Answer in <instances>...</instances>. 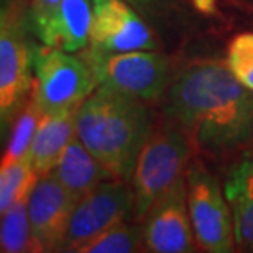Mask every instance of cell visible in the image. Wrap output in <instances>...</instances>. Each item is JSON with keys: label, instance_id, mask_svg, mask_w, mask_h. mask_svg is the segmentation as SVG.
<instances>
[{"label": "cell", "instance_id": "5b68a950", "mask_svg": "<svg viewBox=\"0 0 253 253\" xmlns=\"http://www.w3.org/2000/svg\"><path fill=\"white\" fill-rule=\"evenodd\" d=\"M79 54L92 69L99 87H107L148 102L163 97L174 79L169 58L156 49L104 53L85 46Z\"/></svg>", "mask_w": 253, "mask_h": 253}, {"label": "cell", "instance_id": "9c48e42d", "mask_svg": "<svg viewBox=\"0 0 253 253\" xmlns=\"http://www.w3.org/2000/svg\"><path fill=\"white\" fill-rule=\"evenodd\" d=\"M145 234V250L153 253L197 252L192 230L186 176L176 181L150 207L141 220Z\"/></svg>", "mask_w": 253, "mask_h": 253}, {"label": "cell", "instance_id": "44dd1931", "mask_svg": "<svg viewBox=\"0 0 253 253\" xmlns=\"http://www.w3.org/2000/svg\"><path fill=\"white\" fill-rule=\"evenodd\" d=\"M225 64L237 81L253 90V33H239L227 46Z\"/></svg>", "mask_w": 253, "mask_h": 253}, {"label": "cell", "instance_id": "ba28073f", "mask_svg": "<svg viewBox=\"0 0 253 253\" xmlns=\"http://www.w3.org/2000/svg\"><path fill=\"white\" fill-rule=\"evenodd\" d=\"M135 194L131 183L107 179L85 194L71 214L61 252H74L109 227L133 219Z\"/></svg>", "mask_w": 253, "mask_h": 253}, {"label": "cell", "instance_id": "7a4b0ae2", "mask_svg": "<svg viewBox=\"0 0 253 253\" xmlns=\"http://www.w3.org/2000/svg\"><path fill=\"white\" fill-rule=\"evenodd\" d=\"M148 100L97 87L76 112V135L114 176L131 183L138 156L155 128Z\"/></svg>", "mask_w": 253, "mask_h": 253}, {"label": "cell", "instance_id": "30bf717a", "mask_svg": "<svg viewBox=\"0 0 253 253\" xmlns=\"http://www.w3.org/2000/svg\"><path fill=\"white\" fill-rule=\"evenodd\" d=\"M89 48L104 53L156 49L158 43L143 17L126 0H90Z\"/></svg>", "mask_w": 253, "mask_h": 253}, {"label": "cell", "instance_id": "ac0fdd59", "mask_svg": "<svg viewBox=\"0 0 253 253\" xmlns=\"http://www.w3.org/2000/svg\"><path fill=\"white\" fill-rule=\"evenodd\" d=\"M40 176L30 158L2 163L0 166V214L22 201H28Z\"/></svg>", "mask_w": 253, "mask_h": 253}, {"label": "cell", "instance_id": "ffe728a7", "mask_svg": "<svg viewBox=\"0 0 253 253\" xmlns=\"http://www.w3.org/2000/svg\"><path fill=\"white\" fill-rule=\"evenodd\" d=\"M59 7L61 0H27L30 28L40 43L56 46Z\"/></svg>", "mask_w": 253, "mask_h": 253}, {"label": "cell", "instance_id": "3957f363", "mask_svg": "<svg viewBox=\"0 0 253 253\" xmlns=\"http://www.w3.org/2000/svg\"><path fill=\"white\" fill-rule=\"evenodd\" d=\"M35 42L27 0H2L0 8V131L2 140L32 95Z\"/></svg>", "mask_w": 253, "mask_h": 253}, {"label": "cell", "instance_id": "7c38bea8", "mask_svg": "<svg viewBox=\"0 0 253 253\" xmlns=\"http://www.w3.org/2000/svg\"><path fill=\"white\" fill-rule=\"evenodd\" d=\"M224 192L234 217L235 245L244 252H253V150L230 166Z\"/></svg>", "mask_w": 253, "mask_h": 253}, {"label": "cell", "instance_id": "277c9868", "mask_svg": "<svg viewBox=\"0 0 253 253\" xmlns=\"http://www.w3.org/2000/svg\"><path fill=\"white\" fill-rule=\"evenodd\" d=\"M191 138L174 119L166 115L155 125L141 150L131 178L135 194L133 219L141 222L155 201L184 176L191 160Z\"/></svg>", "mask_w": 253, "mask_h": 253}, {"label": "cell", "instance_id": "6da1fadb", "mask_svg": "<svg viewBox=\"0 0 253 253\" xmlns=\"http://www.w3.org/2000/svg\"><path fill=\"white\" fill-rule=\"evenodd\" d=\"M165 112L201 153L219 156L253 143V90L219 61H199L174 76Z\"/></svg>", "mask_w": 253, "mask_h": 253}, {"label": "cell", "instance_id": "52a82bcc", "mask_svg": "<svg viewBox=\"0 0 253 253\" xmlns=\"http://www.w3.org/2000/svg\"><path fill=\"white\" fill-rule=\"evenodd\" d=\"M188 207L197 247L207 253H229L235 250L234 217L224 186L204 168L192 161L186 168Z\"/></svg>", "mask_w": 253, "mask_h": 253}, {"label": "cell", "instance_id": "7402d4cb", "mask_svg": "<svg viewBox=\"0 0 253 253\" xmlns=\"http://www.w3.org/2000/svg\"><path fill=\"white\" fill-rule=\"evenodd\" d=\"M126 2L146 17H155L156 13L161 12V0H126Z\"/></svg>", "mask_w": 253, "mask_h": 253}, {"label": "cell", "instance_id": "e0dca14e", "mask_svg": "<svg viewBox=\"0 0 253 253\" xmlns=\"http://www.w3.org/2000/svg\"><path fill=\"white\" fill-rule=\"evenodd\" d=\"M43 115L44 112L40 109V105L37 104V100H35L33 92H32L30 99L27 100V104L22 107V110H20L18 115L15 117L12 126H10L7 148L3 151L2 163H10V161L28 158Z\"/></svg>", "mask_w": 253, "mask_h": 253}, {"label": "cell", "instance_id": "4fadbf2b", "mask_svg": "<svg viewBox=\"0 0 253 253\" xmlns=\"http://www.w3.org/2000/svg\"><path fill=\"white\" fill-rule=\"evenodd\" d=\"M51 173L64 186V189L73 197L76 204L85 194L97 188L100 183L114 178L85 148L83 141L78 138V135L66 146L64 153Z\"/></svg>", "mask_w": 253, "mask_h": 253}, {"label": "cell", "instance_id": "603a6c76", "mask_svg": "<svg viewBox=\"0 0 253 253\" xmlns=\"http://www.w3.org/2000/svg\"><path fill=\"white\" fill-rule=\"evenodd\" d=\"M196 7L202 10V12H209V10H214V0H194Z\"/></svg>", "mask_w": 253, "mask_h": 253}, {"label": "cell", "instance_id": "9a60e30c", "mask_svg": "<svg viewBox=\"0 0 253 253\" xmlns=\"http://www.w3.org/2000/svg\"><path fill=\"white\" fill-rule=\"evenodd\" d=\"M92 2L90 0H61L58 18L56 48L79 53L89 44Z\"/></svg>", "mask_w": 253, "mask_h": 253}, {"label": "cell", "instance_id": "8992f818", "mask_svg": "<svg viewBox=\"0 0 253 253\" xmlns=\"http://www.w3.org/2000/svg\"><path fill=\"white\" fill-rule=\"evenodd\" d=\"M33 97L44 114L78 109L99 87L79 53L35 43Z\"/></svg>", "mask_w": 253, "mask_h": 253}, {"label": "cell", "instance_id": "cb8c5ba5", "mask_svg": "<svg viewBox=\"0 0 253 253\" xmlns=\"http://www.w3.org/2000/svg\"><path fill=\"white\" fill-rule=\"evenodd\" d=\"M239 2H242L244 5H247V7H252V8H253V0H239Z\"/></svg>", "mask_w": 253, "mask_h": 253}, {"label": "cell", "instance_id": "2e32d148", "mask_svg": "<svg viewBox=\"0 0 253 253\" xmlns=\"http://www.w3.org/2000/svg\"><path fill=\"white\" fill-rule=\"evenodd\" d=\"M0 250H2V253L44 252L32 232L28 217V201L18 202L2 214Z\"/></svg>", "mask_w": 253, "mask_h": 253}, {"label": "cell", "instance_id": "8fae6325", "mask_svg": "<svg viewBox=\"0 0 253 253\" xmlns=\"http://www.w3.org/2000/svg\"><path fill=\"white\" fill-rule=\"evenodd\" d=\"M74 199L53 173L40 176L28 197L32 232L44 252H61Z\"/></svg>", "mask_w": 253, "mask_h": 253}, {"label": "cell", "instance_id": "d6986e66", "mask_svg": "<svg viewBox=\"0 0 253 253\" xmlns=\"http://www.w3.org/2000/svg\"><path fill=\"white\" fill-rule=\"evenodd\" d=\"M145 250V234L141 222H119L84 244L78 253H133Z\"/></svg>", "mask_w": 253, "mask_h": 253}, {"label": "cell", "instance_id": "5bb4252c", "mask_svg": "<svg viewBox=\"0 0 253 253\" xmlns=\"http://www.w3.org/2000/svg\"><path fill=\"white\" fill-rule=\"evenodd\" d=\"M78 109H68L43 115L28 155L30 163L38 176L51 173L64 153L66 146L76 136Z\"/></svg>", "mask_w": 253, "mask_h": 253}]
</instances>
